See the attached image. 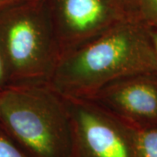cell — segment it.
<instances>
[{"label": "cell", "instance_id": "obj_12", "mask_svg": "<svg viewBox=\"0 0 157 157\" xmlns=\"http://www.w3.org/2000/svg\"><path fill=\"white\" fill-rule=\"evenodd\" d=\"M149 33H150V36H151L152 41L155 49V52L157 55V29H152L149 28Z\"/></svg>", "mask_w": 157, "mask_h": 157}, {"label": "cell", "instance_id": "obj_3", "mask_svg": "<svg viewBox=\"0 0 157 157\" xmlns=\"http://www.w3.org/2000/svg\"><path fill=\"white\" fill-rule=\"evenodd\" d=\"M0 52L8 86L48 83L60 53L44 0H19L0 11Z\"/></svg>", "mask_w": 157, "mask_h": 157}, {"label": "cell", "instance_id": "obj_8", "mask_svg": "<svg viewBox=\"0 0 157 157\" xmlns=\"http://www.w3.org/2000/svg\"><path fill=\"white\" fill-rule=\"evenodd\" d=\"M135 17L148 28L157 29V0H136Z\"/></svg>", "mask_w": 157, "mask_h": 157}, {"label": "cell", "instance_id": "obj_10", "mask_svg": "<svg viewBox=\"0 0 157 157\" xmlns=\"http://www.w3.org/2000/svg\"><path fill=\"white\" fill-rule=\"evenodd\" d=\"M8 86V81H7V77H6V67L4 60L0 52V92L6 88Z\"/></svg>", "mask_w": 157, "mask_h": 157}, {"label": "cell", "instance_id": "obj_13", "mask_svg": "<svg viewBox=\"0 0 157 157\" xmlns=\"http://www.w3.org/2000/svg\"><path fill=\"white\" fill-rule=\"evenodd\" d=\"M17 1H19V0H0V11H2L6 7L11 6Z\"/></svg>", "mask_w": 157, "mask_h": 157}, {"label": "cell", "instance_id": "obj_1", "mask_svg": "<svg viewBox=\"0 0 157 157\" xmlns=\"http://www.w3.org/2000/svg\"><path fill=\"white\" fill-rule=\"evenodd\" d=\"M157 73L149 28L130 16L62 55L48 84L65 98L91 99L120 78Z\"/></svg>", "mask_w": 157, "mask_h": 157}, {"label": "cell", "instance_id": "obj_6", "mask_svg": "<svg viewBox=\"0 0 157 157\" xmlns=\"http://www.w3.org/2000/svg\"><path fill=\"white\" fill-rule=\"evenodd\" d=\"M88 100L131 128H157V73L117 79Z\"/></svg>", "mask_w": 157, "mask_h": 157}, {"label": "cell", "instance_id": "obj_2", "mask_svg": "<svg viewBox=\"0 0 157 157\" xmlns=\"http://www.w3.org/2000/svg\"><path fill=\"white\" fill-rule=\"evenodd\" d=\"M0 121L28 157H69L67 102L48 83L12 85L0 92Z\"/></svg>", "mask_w": 157, "mask_h": 157}, {"label": "cell", "instance_id": "obj_5", "mask_svg": "<svg viewBox=\"0 0 157 157\" xmlns=\"http://www.w3.org/2000/svg\"><path fill=\"white\" fill-rule=\"evenodd\" d=\"M60 57L133 16L121 0H44Z\"/></svg>", "mask_w": 157, "mask_h": 157}, {"label": "cell", "instance_id": "obj_7", "mask_svg": "<svg viewBox=\"0 0 157 157\" xmlns=\"http://www.w3.org/2000/svg\"><path fill=\"white\" fill-rule=\"evenodd\" d=\"M135 157H157V128H132Z\"/></svg>", "mask_w": 157, "mask_h": 157}, {"label": "cell", "instance_id": "obj_9", "mask_svg": "<svg viewBox=\"0 0 157 157\" xmlns=\"http://www.w3.org/2000/svg\"><path fill=\"white\" fill-rule=\"evenodd\" d=\"M0 157H28L8 137L0 133Z\"/></svg>", "mask_w": 157, "mask_h": 157}, {"label": "cell", "instance_id": "obj_4", "mask_svg": "<svg viewBox=\"0 0 157 157\" xmlns=\"http://www.w3.org/2000/svg\"><path fill=\"white\" fill-rule=\"evenodd\" d=\"M66 100L71 123L69 157H135L131 128L91 100Z\"/></svg>", "mask_w": 157, "mask_h": 157}, {"label": "cell", "instance_id": "obj_11", "mask_svg": "<svg viewBox=\"0 0 157 157\" xmlns=\"http://www.w3.org/2000/svg\"><path fill=\"white\" fill-rule=\"evenodd\" d=\"M121 2L123 4L127 11L133 16H135V6H136V0H121Z\"/></svg>", "mask_w": 157, "mask_h": 157}]
</instances>
